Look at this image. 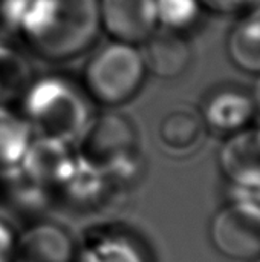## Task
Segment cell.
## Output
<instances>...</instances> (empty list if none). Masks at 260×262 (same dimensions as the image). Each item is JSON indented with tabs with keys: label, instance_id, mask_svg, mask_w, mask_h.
I'll return each instance as SVG.
<instances>
[{
	"label": "cell",
	"instance_id": "obj_1",
	"mask_svg": "<svg viewBox=\"0 0 260 262\" xmlns=\"http://www.w3.org/2000/svg\"><path fill=\"white\" fill-rule=\"evenodd\" d=\"M100 34L98 0H29L18 29L34 55L55 63L84 54Z\"/></svg>",
	"mask_w": 260,
	"mask_h": 262
},
{
	"label": "cell",
	"instance_id": "obj_2",
	"mask_svg": "<svg viewBox=\"0 0 260 262\" xmlns=\"http://www.w3.org/2000/svg\"><path fill=\"white\" fill-rule=\"evenodd\" d=\"M23 118L37 134L63 141L83 135L90 120V100L80 81L60 74L35 78L21 95Z\"/></svg>",
	"mask_w": 260,
	"mask_h": 262
},
{
	"label": "cell",
	"instance_id": "obj_3",
	"mask_svg": "<svg viewBox=\"0 0 260 262\" xmlns=\"http://www.w3.org/2000/svg\"><path fill=\"white\" fill-rule=\"evenodd\" d=\"M146 77L141 48L109 40L86 60L80 84L92 103L116 107L129 103L141 91Z\"/></svg>",
	"mask_w": 260,
	"mask_h": 262
},
{
	"label": "cell",
	"instance_id": "obj_4",
	"mask_svg": "<svg viewBox=\"0 0 260 262\" xmlns=\"http://www.w3.org/2000/svg\"><path fill=\"white\" fill-rule=\"evenodd\" d=\"M216 250L234 261L260 259V204L238 200L216 212L210 224Z\"/></svg>",
	"mask_w": 260,
	"mask_h": 262
},
{
	"label": "cell",
	"instance_id": "obj_5",
	"mask_svg": "<svg viewBox=\"0 0 260 262\" xmlns=\"http://www.w3.org/2000/svg\"><path fill=\"white\" fill-rule=\"evenodd\" d=\"M101 32L109 40L141 46L156 29V0H98Z\"/></svg>",
	"mask_w": 260,
	"mask_h": 262
},
{
	"label": "cell",
	"instance_id": "obj_6",
	"mask_svg": "<svg viewBox=\"0 0 260 262\" xmlns=\"http://www.w3.org/2000/svg\"><path fill=\"white\" fill-rule=\"evenodd\" d=\"M199 111L207 129L225 135L248 127L256 118L251 89L238 83H222L211 88Z\"/></svg>",
	"mask_w": 260,
	"mask_h": 262
},
{
	"label": "cell",
	"instance_id": "obj_7",
	"mask_svg": "<svg viewBox=\"0 0 260 262\" xmlns=\"http://www.w3.org/2000/svg\"><path fill=\"white\" fill-rule=\"evenodd\" d=\"M218 161L222 175L231 186L260 192V124H250L228 135L221 146Z\"/></svg>",
	"mask_w": 260,
	"mask_h": 262
},
{
	"label": "cell",
	"instance_id": "obj_8",
	"mask_svg": "<svg viewBox=\"0 0 260 262\" xmlns=\"http://www.w3.org/2000/svg\"><path fill=\"white\" fill-rule=\"evenodd\" d=\"M147 74L161 80L184 75L193 61V49L184 34L156 29L141 46Z\"/></svg>",
	"mask_w": 260,
	"mask_h": 262
},
{
	"label": "cell",
	"instance_id": "obj_9",
	"mask_svg": "<svg viewBox=\"0 0 260 262\" xmlns=\"http://www.w3.org/2000/svg\"><path fill=\"white\" fill-rule=\"evenodd\" d=\"M205 132L207 126L201 111L188 104H179L162 117L158 127V138L166 152L184 157L202 144Z\"/></svg>",
	"mask_w": 260,
	"mask_h": 262
},
{
	"label": "cell",
	"instance_id": "obj_10",
	"mask_svg": "<svg viewBox=\"0 0 260 262\" xmlns=\"http://www.w3.org/2000/svg\"><path fill=\"white\" fill-rule=\"evenodd\" d=\"M83 135L84 158L95 164H104L112 157H120L129 150L126 147L130 146L133 130L124 117L107 114L90 121Z\"/></svg>",
	"mask_w": 260,
	"mask_h": 262
},
{
	"label": "cell",
	"instance_id": "obj_11",
	"mask_svg": "<svg viewBox=\"0 0 260 262\" xmlns=\"http://www.w3.org/2000/svg\"><path fill=\"white\" fill-rule=\"evenodd\" d=\"M225 51L230 63L241 72L260 75V3L236 17L227 32Z\"/></svg>",
	"mask_w": 260,
	"mask_h": 262
},
{
	"label": "cell",
	"instance_id": "obj_12",
	"mask_svg": "<svg viewBox=\"0 0 260 262\" xmlns=\"http://www.w3.org/2000/svg\"><path fill=\"white\" fill-rule=\"evenodd\" d=\"M69 236L60 229L43 224L29 229L14 244L12 262H74Z\"/></svg>",
	"mask_w": 260,
	"mask_h": 262
},
{
	"label": "cell",
	"instance_id": "obj_13",
	"mask_svg": "<svg viewBox=\"0 0 260 262\" xmlns=\"http://www.w3.org/2000/svg\"><path fill=\"white\" fill-rule=\"evenodd\" d=\"M77 262H149L144 249L124 233H100L87 239Z\"/></svg>",
	"mask_w": 260,
	"mask_h": 262
},
{
	"label": "cell",
	"instance_id": "obj_14",
	"mask_svg": "<svg viewBox=\"0 0 260 262\" xmlns=\"http://www.w3.org/2000/svg\"><path fill=\"white\" fill-rule=\"evenodd\" d=\"M32 80V68L26 57L6 40H0V106L21 97Z\"/></svg>",
	"mask_w": 260,
	"mask_h": 262
},
{
	"label": "cell",
	"instance_id": "obj_15",
	"mask_svg": "<svg viewBox=\"0 0 260 262\" xmlns=\"http://www.w3.org/2000/svg\"><path fill=\"white\" fill-rule=\"evenodd\" d=\"M205 14L198 0H156L158 28L170 32L187 34Z\"/></svg>",
	"mask_w": 260,
	"mask_h": 262
},
{
	"label": "cell",
	"instance_id": "obj_16",
	"mask_svg": "<svg viewBox=\"0 0 260 262\" xmlns=\"http://www.w3.org/2000/svg\"><path fill=\"white\" fill-rule=\"evenodd\" d=\"M29 0H0V40L17 35Z\"/></svg>",
	"mask_w": 260,
	"mask_h": 262
},
{
	"label": "cell",
	"instance_id": "obj_17",
	"mask_svg": "<svg viewBox=\"0 0 260 262\" xmlns=\"http://www.w3.org/2000/svg\"><path fill=\"white\" fill-rule=\"evenodd\" d=\"M205 14L218 17H238L260 0H198Z\"/></svg>",
	"mask_w": 260,
	"mask_h": 262
},
{
	"label": "cell",
	"instance_id": "obj_18",
	"mask_svg": "<svg viewBox=\"0 0 260 262\" xmlns=\"http://www.w3.org/2000/svg\"><path fill=\"white\" fill-rule=\"evenodd\" d=\"M6 235L8 233H5V229L0 226V262H12L14 243Z\"/></svg>",
	"mask_w": 260,
	"mask_h": 262
},
{
	"label": "cell",
	"instance_id": "obj_19",
	"mask_svg": "<svg viewBox=\"0 0 260 262\" xmlns=\"http://www.w3.org/2000/svg\"><path fill=\"white\" fill-rule=\"evenodd\" d=\"M257 80H256V84H254V88L251 89V92H253V98H254V106H256V117L260 120V75L259 77H256Z\"/></svg>",
	"mask_w": 260,
	"mask_h": 262
}]
</instances>
